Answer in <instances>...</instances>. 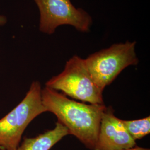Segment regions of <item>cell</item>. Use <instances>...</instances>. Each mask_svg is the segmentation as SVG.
Returning <instances> with one entry per match:
<instances>
[{
  "instance_id": "obj_1",
  "label": "cell",
  "mask_w": 150,
  "mask_h": 150,
  "mask_svg": "<svg viewBox=\"0 0 150 150\" xmlns=\"http://www.w3.org/2000/svg\"><path fill=\"white\" fill-rule=\"evenodd\" d=\"M41 96L47 112L56 115L70 134L75 136L86 148L95 150L102 114L107 107L105 104L77 102L46 87L42 90Z\"/></svg>"
},
{
  "instance_id": "obj_2",
  "label": "cell",
  "mask_w": 150,
  "mask_h": 150,
  "mask_svg": "<svg viewBox=\"0 0 150 150\" xmlns=\"http://www.w3.org/2000/svg\"><path fill=\"white\" fill-rule=\"evenodd\" d=\"M41 91L40 82L33 81L21 102L0 120V150H16L28 124L38 115L47 112Z\"/></svg>"
},
{
  "instance_id": "obj_3",
  "label": "cell",
  "mask_w": 150,
  "mask_h": 150,
  "mask_svg": "<svg viewBox=\"0 0 150 150\" xmlns=\"http://www.w3.org/2000/svg\"><path fill=\"white\" fill-rule=\"evenodd\" d=\"M136 45L135 41H129L115 43L84 59L93 80L101 91L110 85L125 69L139 64Z\"/></svg>"
},
{
  "instance_id": "obj_4",
  "label": "cell",
  "mask_w": 150,
  "mask_h": 150,
  "mask_svg": "<svg viewBox=\"0 0 150 150\" xmlns=\"http://www.w3.org/2000/svg\"><path fill=\"white\" fill-rule=\"evenodd\" d=\"M46 87L82 102L104 104L103 91L93 80L84 59L77 55L66 62L63 71L48 80Z\"/></svg>"
},
{
  "instance_id": "obj_5",
  "label": "cell",
  "mask_w": 150,
  "mask_h": 150,
  "mask_svg": "<svg viewBox=\"0 0 150 150\" xmlns=\"http://www.w3.org/2000/svg\"><path fill=\"white\" fill-rule=\"evenodd\" d=\"M40 11L39 29L53 34L62 25H70L81 32L90 31L92 18L81 8H76L71 0H34Z\"/></svg>"
},
{
  "instance_id": "obj_6",
  "label": "cell",
  "mask_w": 150,
  "mask_h": 150,
  "mask_svg": "<svg viewBox=\"0 0 150 150\" xmlns=\"http://www.w3.org/2000/svg\"><path fill=\"white\" fill-rule=\"evenodd\" d=\"M136 141L129 134L111 106L103 113L96 145L94 150H120L132 148Z\"/></svg>"
},
{
  "instance_id": "obj_7",
  "label": "cell",
  "mask_w": 150,
  "mask_h": 150,
  "mask_svg": "<svg viewBox=\"0 0 150 150\" xmlns=\"http://www.w3.org/2000/svg\"><path fill=\"white\" fill-rule=\"evenodd\" d=\"M68 134H70L69 129L57 121L54 129L35 137L25 138L16 150H50Z\"/></svg>"
},
{
  "instance_id": "obj_8",
  "label": "cell",
  "mask_w": 150,
  "mask_h": 150,
  "mask_svg": "<svg viewBox=\"0 0 150 150\" xmlns=\"http://www.w3.org/2000/svg\"><path fill=\"white\" fill-rule=\"evenodd\" d=\"M122 122L129 134L134 141L141 139L150 134V116L134 120H122Z\"/></svg>"
},
{
  "instance_id": "obj_9",
  "label": "cell",
  "mask_w": 150,
  "mask_h": 150,
  "mask_svg": "<svg viewBox=\"0 0 150 150\" xmlns=\"http://www.w3.org/2000/svg\"><path fill=\"white\" fill-rule=\"evenodd\" d=\"M150 150V149L148 148H145V147H137V146H135L132 148H130V149H123V150Z\"/></svg>"
},
{
  "instance_id": "obj_10",
  "label": "cell",
  "mask_w": 150,
  "mask_h": 150,
  "mask_svg": "<svg viewBox=\"0 0 150 150\" xmlns=\"http://www.w3.org/2000/svg\"><path fill=\"white\" fill-rule=\"evenodd\" d=\"M7 22V18L5 16L0 15V26H3Z\"/></svg>"
}]
</instances>
